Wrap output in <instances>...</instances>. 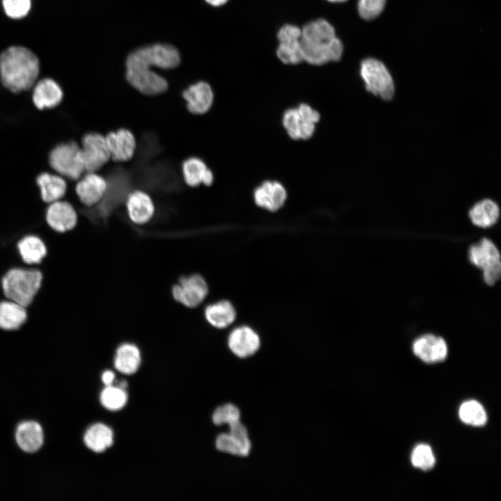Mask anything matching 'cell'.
Returning a JSON list of instances; mask_svg holds the SVG:
<instances>
[{"mask_svg":"<svg viewBox=\"0 0 501 501\" xmlns=\"http://www.w3.org/2000/svg\"><path fill=\"white\" fill-rule=\"evenodd\" d=\"M180 58L173 46L156 44L131 53L126 61V78L136 90L145 95H157L166 90L164 78L151 70L152 66L163 69L175 67Z\"/></svg>","mask_w":501,"mask_h":501,"instance_id":"6da1fadb","label":"cell"},{"mask_svg":"<svg viewBox=\"0 0 501 501\" xmlns=\"http://www.w3.org/2000/svg\"><path fill=\"white\" fill-rule=\"evenodd\" d=\"M39 74V59L29 48L13 45L0 54L1 82L10 92L29 90L38 81Z\"/></svg>","mask_w":501,"mask_h":501,"instance_id":"7a4b0ae2","label":"cell"},{"mask_svg":"<svg viewBox=\"0 0 501 501\" xmlns=\"http://www.w3.org/2000/svg\"><path fill=\"white\" fill-rule=\"evenodd\" d=\"M301 42L303 61L311 65L337 61L343 52V45L334 27L321 18L307 23L301 29Z\"/></svg>","mask_w":501,"mask_h":501,"instance_id":"3957f363","label":"cell"},{"mask_svg":"<svg viewBox=\"0 0 501 501\" xmlns=\"http://www.w3.org/2000/svg\"><path fill=\"white\" fill-rule=\"evenodd\" d=\"M42 280V272L36 266L13 267L1 279L3 297L27 308L40 291Z\"/></svg>","mask_w":501,"mask_h":501,"instance_id":"277c9868","label":"cell"},{"mask_svg":"<svg viewBox=\"0 0 501 501\" xmlns=\"http://www.w3.org/2000/svg\"><path fill=\"white\" fill-rule=\"evenodd\" d=\"M470 262L482 271L484 283L494 285L501 278V255L497 246L484 237L473 244L468 249Z\"/></svg>","mask_w":501,"mask_h":501,"instance_id":"5b68a950","label":"cell"},{"mask_svg":"<svg viewBox=\"0 0 501 501\" xmlns=\"http://www.w3.org/2000/svg\"><path fill=\"white\" fill-rule=\"evenodd\" d=\"M107 189L101 202L90 211L88 216L93 221L105 222L113 210L129 194L130 177L125 171H116L106 180Z\"/></svg>","mask_w":501,"mask_h":501,"instance_id":"8992f818","label":"cell"},{"mask_svg":"<svg viewBox=\"0 0 501 501\" xmlns=\"http://www.w3.org/2000/svg\"><path fill=\"white\" fill-rule=\"evenodd\" d=\"M49 164L55 173L72 180H79L86 172L80 146L74 141L56 145L49 154Z\"/></svg>","mask_w":501,"mask_h":501,"instance_id":"52a82bcc","label":"cell"},{"mask_svg":"<svg viewBox=\"0 0 501 501\" xmlns=\"http://www.w3.org/2000/svg\"><path fill=\"white\" fill-rule=\"evenodd\" d=\"M360 72L367 90L384 100L392 98L394 82L383 63L374 58H366L361 63Z\"/></svg>","mask_w":501,"mask_h":501,"instance_id":"ba28073f","label":"cell"},{"mask_svg":"<svg viewBox=\"0 0 501 501\" xmlns=\"http://www.w3.org/2000/svg\"><path fill=\"white\" fill-rule=\"evenodd\" d=\"M319 113L306 104L287 110L283 116V125L293 139H308L314 134Z\"/></svg>","mask_w":501,"mask_h":501,"instance_id":"9c48e42d","label":"cell"},{"mask_svg":"<svg viewBox=\"0 0 501 501\" xmlns=\"http://www.w3.org/2000/svg\"><path fill=\"white\" fill-rule=\"evenodd\" d=\"M208 286L199 274H192L181 277L172 287L174 299L189 308L200 305L208 294Z\"/></svg>","mask_w":501,"mask_h":501,"instance_id":"30bf717a","label":"cell"},{"mask_svg":"<svg viewBox=\"0 0 501 501\" xmlns=\"http://www.w3.org/2000/svg\"><path fill=\"white\" fill-rule=\"evenodd\" d=\"M81 157L85 171L96 172L111 159L105 137L98 133H88L81 141Z\"/></svg>","mask_w":501,"mask_h":501,"instance_id":"8fae6325","label":"cell"},{"mask_svg":"<svg viewBox=\"0 0 501 501\" xmlns=\"http://www.w3.org/2000/svg\"><path fill=\"white\" fill-rule=\"evenodd\" d=\"M301 35V29L296 25L285 24L280 29L276 54L283 63L295 65L303 61Z\"/></svg>","mask_w":501,"mask_h":501,"instance_id":"7c38bea8","label":"cell"},{"mask_svg":"<svg viewBox=\"0 0 501 501\" xmlns=\"http://www.w3.org/2000/svg\"><path fill=\"white\" fill-rule=\"evenodd\" d=\"M45 221L53 231L65 233L76 228L78 214L71 203L59 200L49 204L45 210Z\"/></svg>","mask_w":501,"mask_h":501,"instance_id":"4fadbf2b","label":"cell"},{"mask_svg":"<svg viewBox=\"0 0 501 501\" xmlns=\"http://www.w3.org/2000/svg\"><path fill=\"white\" fill-rule=\"evenodd\" d=\"M229 425L228 434H221L216 438V447L219 451L245 456L248 455L251 444L245 426L237 420Z\"/></svg>","mask_w":501,"mask_h":501,"instance_id":"5bb4252c","label":"cell"},{"mask_svg":"<svg viewBox=\"0 0 501 501\" xmlns=\"http://www.w3.org/2000/svg\"><path fill=\"white\" fill-rule=\"evenodd\" d=\"M106 189L107 182L105 178L95 172H89L79 179L75 191L79 200L90 207L101 202Z\"/></svg>","mask_w":501,"mask_h":501,"instance_id":"9a60e30c","label":"cell"},{"mask_svg":"<svg viewBox=\"0 0 501 501\" xmlns=\"http://www.w3.org/2000/svg\"><path fill=\"white\" fill-rule=\"evenodd\" d=\"M414 354L427 363L443 361L447 356L445 340L433 334L421 335L414 340L412 345Z\"/></svg>","mask_w":501,"mask_h":501,"instance_id":"2e32d148","label":"cell"},{"mask_svg":"<svg viewBox=\"0 0 501 501\" xmlns=\"http://www.w3.org/2000/svg\"><path fill=\"white\" fill-rule=\"evenodd\" d=\"M228 347L239 358H247L255 354L260 347L258 334L246 326L234 328L229 335Z\"/></svg>","mask_w":501,"mask_h":501,"instance_id":"e0dca14e","label":"cell"},{"mask_svg":"<svg viewBox=\"0 0 501 501\" xmlns=\"http://www.w3.org/2000/svg\"><path fill=\"white\" fill-rule=\"evenodd\" d=\"M111 158L116 161H127L132 158L136 147L133 134L128 129H120L105 136Z\"/></svg>","mask_w":501,"mask_h":501,"instance_id":"ac0fdd59","label":"cell"},{"mask_svg":"<svg viewBox=\"0 0 501 501\" xmlns=\"http://www.w3.org/2000/svg\"><path fill=\"white\" fill-rule=\"evenodd\" d=\"M33 87L32 101L38 110L54 108L63 100V90L53 79H42Z\"/></svg>","mask_w":501,"mask_h":501,"instance_id":"d6986e66","label":"cell"},{"mask_svg":"<svg viewBox=\"0 0 501 501\" xmlns=\"http://www.w3.org/2000/svg\"><path fill=\"white\" fill-rule=\"evenodd\" d=\"M253 196L257 206L270 212H276L284 205L287 191L280 183L267 181L255 189Z\"/></svg>","mask_w":501,"mask_h":501,"instance_id":"ffe728a7","label":"cell"},{"mask_svg":"<svg viewBox=\"0 0 501 501\" xmlns=\"http://www.w3.org/2000/svg\"><path fill=\"white\" fill-rule=\"evenodd\" d=\"M19 255L25 266L40 264L47 254V248L42 239L35 234H27L16 244Z\"/></svg>","mask_w":501,"mask_h":501,"instance_id":"44dd1931","label":"cell"},{"mask_svg":"<svg viewBox=\"0 0 501 501\" xmlns=\"http://www.w3.org/2000/svg\"><path fill=\"white\" fill-rule=\"evenodd\" d=\"M126 207L131 221L138 225L149 222L154 213L152 199L142 191L130 192L126 199Z\"/></svg>","mask_w":501,"mask_h":501,"instance_id":"7402d4cb","label":"cell"},{"mask_svg":"<svg viewBox=\"0 0 501 501\" xmlns=\"http://www.w3.org/2000/svg\"><path fill=\"white\" fill-rule=\"evenodd\" d=\"M182 96L186 102L189 111L194 114H203L207 112L214 100L211 86L204 81L190 86L183 92Z\"/></svg>","mask_w":501,"mask_h":501,"instance_id":"603a6c76","label":"cell"},{"mask_svg":"<svg viewBox=\"0 0 501 501\" xmlns=\"http://www.w3.org/2000/svg\"><path fill=\"white\" fill-rule=\"evenodd\" d=\"M42 200L47 204L61 200L67 191V183L58 174L43 172L36 177Z\"/></svg>","mask_w":501,"mask_h":501,"instance_id":"cb8c5ba5","label":"cell"},{"mask_svg":"<svg viewBox=\"0 0 501 501\" xmlns=\"http://www.w3.org/2000/svg\"><path fill=\"white\" fill-rule=\"evenodd\" d=\"M15 439L18 446L26 452H35L42 445L44 434L41 425L35 421L20 423L16 429Z\"/></svg>","mask_w":501,"mask_h":501,"instance_id":"d4e9b609","label":"cell"},{"mask_svg":"<svg viewBox=\"0 0 501 501\" xmlns=\"http://www.w3.org/2000/svg\"><path fill=\"white\" fill-rule=\"evenodd\" d=\"M27 318L26 308L11 300H0V330L17 331L26 323Z\"/></svg>","mask_w":501,"mask_h":501,"instance_id":"484cf974","label":"cell"},{"mask_svg":"<svg viewBox=\"0 0 501 501\" xmlns=\"http://www.w3.org/2000/svg\"><path fill=\"white\" fill-rule=\"evenodd\" d=\"M141 363V351L136 344L125 342L117 348L114 356V367L120 373L134 374L138 369Z\"/></svg>","mask_w":501,"mask_h":501,"instance_id":"4316f807","label":"cell"},{"mask_svg":"<svg viewBox=\"0 0 501 501\" xmlns=\"http://www.w3.org/2000/svg\"><path fill=\"white\" fill-rule=\"evenodd\" d=\"M207 321L216 328H225L231 325L236 318V311L232 304L226 300H221L208 305L205 309Z\"/></svg>","mask_w":501,"mask_h":501,"instance_id":"83f0119b","label":"cell"},{"mask_svg":"<svg viewBox=\"0 0 501 501\" xmlns=\"http://www.w3.org/2000/svg\"><path fill=\"white\" fill-rule=\"evenodd\" d=\"M182 173L186 184L197 186L200 184L211 185L214 180L212 171L200 159L191 157L182 164Z\"/></svg>","mask_w":501,"mask_h":501,"instance_id":"f1b7e54d","label":"cell"},{"mask_svg":"<svg viewBox=\"0 0 501 501\" xmlns=\"http://www.w3.org/2000/svg\"><path fill=\"white\" fill-rule=\"evenodd\" d=\"M471 222L476 226L487 228L495 225L500 217L498 205L490 199L476 203L469 211Z\"/></svg>","mask_w":501,"mask_h":501,"instance_id":"f546056e","label":"cell"},{"mask_svg":"<svg viewBox=\"0 0 501 501\" xmlns=\"http://www.w3.org/2000/svg\"><path fill=\"white\" fill-rule=\"evenodd\" d=\"M84 441L88 448L95 452H102L110 447L113 442L112 430L106 424L96 423L86 431Z\"/></svg>","mask_w":501,"mask_h":501,"instance_id":"4dcf8cb0","label":"cell"},{"mask_svg":"<svg viewBox=\"0 0 501 501\" xmlns=\"http://www.w3.org/2000/svg\"><path fill=\"white\" fill-rule=\"evenodd\" d=\"M459 415L463 422L474 427L484 426L487 421L484 407L475 400L463 402L459 408Z\"/></svg>","mask_w":501,"mask_h":501,"instance_id":"1f68e13d","label":"cell"},{"mask_svg":"<svg viewBox=\"0 0 501 501\" xmlns=\"http://www.w3.org/2000/svg\"><path fill=\"white\" fill-rule=\"evenodd\" d=\"M125 390L118 386L108 385L101 392L100 402L107 410L116 411L122 409L127 402Z\"/></svg>","mask_w":501,"mask_h":501,"instance_id":"d6a6232c","label":"cell"},{"mask_svg":"<svg viewBox=\"0 0 501 501\" xmlns=\"http://www.w3.org/2000/svg\"><path fill=\"white\" fill-rule=\"evenodd\" d=\"M435 461L434 453L429 445L420 444L413 449L411 463L414 467L422 470H429L434 466Z\"/></svg>","mask_w":501,"mask_h":501,"instance_id":"836d02e7","label":"cell"},{"mask_svg":"<svg viewBox=\"0 0 501 501\" xmlns=\"http://www.w3.org/2000/svg\"><path fill=\"white\" fill-rule=\"evenodd\" d=\"M2 6L6 15L14 19L25 17L31 7V0H2Z\"/></svg>","mask_w":501,"mask_h":501,"instance_id":"e575fe53","label":"cell"},{"mask_svg":"<svg viewBox=\"0 0 501 501\" xmlns=\"http://www.w3.org/2000/svg\"><path fill=\"white\" fill-rule=\"evenodd\" d=\"M240 412L237 406L226 404L218 407L212 415V421L215 425L229 424L239 420Z\"/></svg>","mask_w":501,"mask_h":501,"instance_id":"d590c367","label":"cell"},{"mask_svg":"<svg viewBox=\"0 0 501 501\" xmlns=\"http://www.w3.org/2000/svg\"><path fill=\"white\" fill-rule=\"evenodd\" d=\"M386 0H359L358 10L360 16L366 20L374 19L383 10Z\"/></svg>","mask_w":501,"mask_h":501,"instance_id":"8d00e7d4","label":"cell"},{"mask_svg":"<svg viewBox=\"0 0 501 501\" xmlns=\"http://www.w3.org/2000/svg\"><path fill=\"white\" fill-rule=\"evenodd\" d=\"M114 380L115 374L112 371L106 370L103 372L102 375V381L106 386L112 385Z\"/></svg>","mask_w":501,"mask_h":501,"instance_id":"74e56055","label":"cell"},{"mask_svg":"<svg viewBox=\"0 0 501 501\" xmlns=\"http://www.w3.org/2000/svg\"><path fill=\"white\" fill-rule=\"evenodd\" d=\"M209 4L213 6H220L225 4L228 0H205Z\"/></svg>","mask_w":501,"mask_h":501,"instance_id":"f35d334b","label":"cell"},{"mask_svg":"<svg viewBox=\"0 0 501 501\" xmlns=\"http://www.w3.org/2000/svg\"><path fill=\"white\" fill-rule=\"evenodd\" d=\"M117 386H118L119 388H120L123 390H126V388L127 387V383L125 381H121L118 383V385H117Z\"/></svg>","mask_w":501,"mask_h":501,"instance_id":"ab89813d","label":"cell"},{"mask_svg":"<svg viewBox=\"0 0 501 501\" xmlns=\"http://www.w3.org/2000/svg\"><path fill=\"white\" fill-rule=\"evenodd\" d=\"M327 1H328L330 2H333V3H341V2H344L347 0H327Z\"/></svg>","mask_w":501,"mask_h":501,"instance_id":"60d3db41","label":"cell"}]
</instances>
